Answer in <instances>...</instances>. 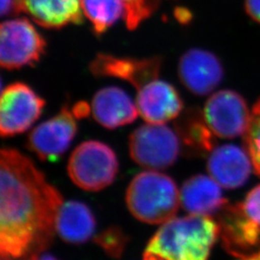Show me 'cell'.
<instances>
[{
  "label": "cell",
  "instance_id": "8",
  "mask_svg": "<svg viewBox=\"0 0 260 260\" xmlns=\"http://www.w3.org/2000/svg\"><path fill=\"white\" fill-rule=\"evenodd\" d=\"M45 105L46 101L27 84H9L0 100L1 136L13 137L25 132L39 120Z\"/></svg>",
  "mask_w": 260,
  "mask_h": 260
},
{
  "label": "cell",
  "instance_id": "3",
  "mask_svg": "<svg viewBox=\"0 0 260 260\" xmlns=\"http://www.w3.org/2000/svg\"><path fill=\"white\" fill-rule=\"evenodd\" d=\"M125 202L130 213L137 220L162 224L175 218L180 205V193L172 177L149 170L131 180Z\"/></svg>",
  "mask_w": 260,
  "mask_h": 260
},
{
  "label": "cell",
  "instance_id": "26",
  "mask_svg": "<svg viewBox=\"0 0 260 260\" xmlns=\"http://www.w3.org/2000/svg\"><path fill=\"white\" fill-rule=\"evenodd\" d=\"M17 3L16 0H1V16L10 15L12 12L17 13Z\"/></svg>",
  "mask_w": 260,
  "mask_h": 260
},
{
  "label": "cell",
  "instance_id": "9",
  "mask_svg": "<svg viewBox=\"0 0 260 260\" xmlns=\"http://www.w3.org/2000/svg\"><path fill=\"white\" fill-rule=\"evenodd\" d=\"M203 115L215 136L232 139L245 135L251 121V110L240 93L221 90L207 100Z\"/></svg>",
  "mask_w": 260,
  "mask_h": 260
},
{
  "label": "cell",
  "instance_id": "7",
  "mask_svg": "<svg viewBox=\"0 0 260 260\" xmlns=\"http://www.w3.org/2000/svg\"><path fill=\"white\" fill-rule=\"evenodd\" d=\"M47 42L26 19L6 20L0 27V64L13 71L39 63Z\"/></svg>",
  "mask_w": 260,
  "mask_h": 260
},
{
  "label": "cell",
  "instance_id": "19",
  "mask_svg": "<svg viewBox=\"0 0 260 260\" xmlns=\"http://www.w3.org/2000/svg\"><path fill=\"white\" fill-rule=\"evenodd\" d=\"M175 130L187 154L203 155L214 149L213 132L206 124L204 115L195 109L179 115L175 121Z\"/></svg>",
  "mask_w": 260,
  "mask_h": 260
},
{
  "label": "cell",
  "instance_id": "20",
  "mask_svg": "<svg viewBox=\"0 0 260 260\" xmlns=\"http://www.w3.org/2000/svg\"><path fill=\"white\" fill-rule=\"evenodd\" d=\"M86 18L96 35H103L125 14L123 0H81Z\"/></svg>",
  "mask_w": 260,
  "mask_h": 260
},
{
  "label": "cell",
  "instance_id": "23",
  "mask_svg": "<svg viewBox=\"0 0 260 260\" xmlns=\"http://www.w3.org/2000/svg\"><path fill=\"white\" fill-rule=\"evenodd\" d=\"M98 243L112 255H120L124 247V238L118 230H109L99 236Z\"/></svg>",
  "mask_w": 260,
  "mask_h": 260
},
{
  "label": "cell",
  "instance_id": "15",
  "mask_svg": "<svg viewBox=\"0 0 260 260\" xmlns=\"http://www.w3.org/2000/svg\"><path fill=\"white\" fill-rule=\"evenodd\" d=\"M91 108L93 119L108 129L130 124L139 113L136 103L127 93L115 86L98 91L93 95Z\"/></svg>",
  "mask_w": 260,
  "mask_h": 260
},
{
  "label": "cell",
  "instance_id": "14",
  "mask_svg": "<svg viewBox=\"0 0 260 260\" xmlns=\"http://www.w3.org/2000/svg\"><path fill=\"white\" fill-rule=\"evenodd\" d=\"M252 168L247 149L230 144L214 148L207 161L209 176L225 189L244 185L251 176Z\"/></svg>",
  "mask_w": 260,
  "mask_h": 260
},
{
  "label": "cell",
  "instance_id": "12",
  "mask_svg": "<svg viewBox=\"0 0 260 260\" xmlns=\"http://www.w3.org/2000/svg\"><path fill=\"white\" fill-rule=\"evenodd\" d=\"M178 76L190 93L206 95L213 92L223 80V66L212 52L191 48L179 59Z\"/></svg>",
  "mask_w": 260,
  "mask_h": 260
},
{
  "label": "cell",
  "instance_id": "21",
  "mask_svg": "<svg viewBox=\"0 0 260 260\" xmlns=\"http://www.w3.org/2000/svg\"><path fill=\"white\" fill-rule=\"evenodd\" d=\"M244 145L255 174L260 177V98L251 109V121L244 135Z\"/></svg>",
  "mask_w": 260,
  "mask_h": 260
},
{
  "label": "cell",
  "instance_id": "24",
  "mask_svg": "<svg viewBox=\"0 0 260 260\" xmlns=\"http://www.w3.org/2000/svg\"><path fill=\"white\" fill-rule=\"evenodd\" d=\"M245 9L249 17L260 24V0H245Z\"/></svg>",
  "mask_w": 260,
  "mask_h": 260
},
{
  "label": "cell",
  "instance_id": "10",
  "mask_svg": "<svg viewBox=\"0 0 260 260\" xmlns=\"http://www.w3.org/2000/svg\"><path fill=\"white\" fill-rule=\"evenodd\" d=\"M77 129L72 109L64 106L54 117L33 128L28 135L26 147L41 160L55 162L70 148Z\"/></svg>",
  "mask_w": 260,
  "mask_h": 260
},
{
  "label": "cell",
  "instance_id": "25",
  "mask_svg": "<svg viewBox=\"0 0 260 260\" xmlns=\"http://www.w3.org/2000/svg\"><path fill=\"white\" fill-rule=\"evenodd\" d=\"M72 112L76 119H83L92 113V108L86 102H79L73 106Z\"/></svg>",
  "mask_w": 260,
  "mask_h": 260
},
{
  "label": "cell",
  "instance_id": "18",
  "mask_svg": "<svg viewBox=\"0 0 260 260\" xmlns=\"http://www.w3.org/2000/svg\"><path fill=\"white\" fill-rule=\"evenodd\" d=\"M95 230V220L87 205L70 201L64 203L57 215L56 233L66 242L80 244L88 241Z\"/></svg>",
  "mask_w": 260,
  "mask_h": 260
},
{
  "label": "cell",
  "instance_id": "11",
  "mask_svg": "<svg viewBox=\"0 0 260 260\" xmlns=\"http://www.w3.org/2000/svg\"><path fill=\"white\" fill-rule=\"evenodd\" d=\"M89 68L95 77L121 79L140 90L145 85L158 79L162 68V59L158 56L139 59L99 53Z\"/></svg>",
  "mask_w": 260,
  "mask_h": 260
},
{
  "label": "cell",
  "instance_id": "28",
  "mask_svg": "<svg viewBox=\"0 0 260 260\" xmlns=\"http://www.w3.org/2000/svg\"><path fill=\"white\" fill-rule=\"evenodd\" d=\"M37 260H58L50 254H43Z\"/></svg>",
  "mask_w": 260,
  "mask_h": 260
},
{
  "label": "cell",
  "instance_id": "13",
  "mask_svg": "<svg viewBox=\"0 0 260 260\" xmlns=\"http://www.w3.org/2000/svg\"><path fill=\"white\" fill-rule=\"evenodd\" d=\"M136 105L148 123L164 124L183 112V102L174 85L155 79L138 90Z\"/></svg>",
  "mask_w": 260,
  "mask_h": 260
},
{
  "label": "cell",
  "instance_id": "27",
  "mask_svg": "<svg viewBox=\"0 0 260 260\" xmlns=\"http://www.w3.org/2000/svg\"><path fill=\"white\" fill-rule=\"evenodd\" d=\"M239 260H260V250L257 251H253L250 254L241 256Z\"/></svg>",
  "mask_w": 260,
  "mask_h": 260
},
{
  "label": "cell",
  "instance_id": "5",
  "mask_svg": "<svg viewBox=\"0 0 260 260\" xmlns=\"http://www.w3.org/2000/svg\"><path fill=\"white\" fill-rule=\"evenodd\" d=\"M67 170L75 185L95 192L111 185L119 172V161L108 145L90 140L73 151Z\"/></svg>",
  "mask_w": 260,
  "mask_h": 260
},
{
  "label": "cell",
  "instance_id": "2",
  "mask_svg": "<svg viewBox=\"0 0 260 260\" xmlns=\"http://www.w3.org/2000/svg\"><path fill=\"white\" fill-rule=\"evenodd\" d=\"M220 233L218 221L210 216L175 217L150 238L143 260H208Z\"/></svg>",
  "mask_w": 260,
  "mask_h": 260
},
{
  "label": "cell",
  "instance_id": "6",
  "mask_svg": "<svg viewBox=\"0 0 260 260\" xmlns=\"http://www.w3.org/2000/svg\"><path fill=\"white\" fill-rule=\"evenodd\" d=\"M128 149L131 159L150 171L165 170L175 164L181 150L176 130L165 124L148 123L130 135Z\"/></svg>",
  "mask_w": 260,
  "mask_h": 260
},
{
  "label": "cell",
  "instance_id": "4",
  "mask_svg": "<svg viewBox=\"0 0 260 260\" xmlns=\"http://www.w3.org/2000/svg\"><path fill=\"white\" fill-rule=\"evenodd\" d=\"M220 236L231 254L244 256L260 247V184L252 188L244 201L226 205L219 213Z\"/></svg>",
  "mask_w": 260,
  "mask_h": 260
},
{
  "label": "cell",
  "instance_id": "17",
  "mask_svg": "<svg viewBox=\"0 0 260 260\" xmlns=\"http://www.w3.org/2000/svg\"><path fill=\"white\" fill-rule=\"evenodd\" d=\"M179 193L180 205L192 215L211 216L220 213L228 205L221 186L210 176L196 175L188 178Z\"/></svg>",
  "mask_w": 260,
  "mask_h": 260
},
{
  "label": "cell",
  "instance_id": "16",
  "mask_svg": "<svg viewBox=\"0 0 260 260\" xmlns=\"http://www.w3.org/2000/svg\"><path fill=\"white\" fill-rule=\"evenodd\" d=\"M24 12L43 27L57 29L81 24V0H18L17 13Z\"/></svg>",
  "mask_w": 260,
  "mask_h": 260
},
{
  "label": "cell",
  "instance_id": "22",
  "mask_svg": "<svg viewBox=\"0 0 260 260\" xmlns=\"http://www.w3.org/2000/svg\"><path fill=\"white\" fill-rule=\"evenodd\" d=\"M125 5L124 19L126 27L134 30L149 18L156 10L158 0H123Z\"/></svg>",
  "mask_w": 260,
  "mask_h": 260
},
{
  "label": "cell",
  "instance_id": "1",
  "mask_svg": "<svg viewBox=\"0 0 260 260\" xmlns=\"http://www.w3.org/2000/svg\"><path fill=\"white\" fill-rule=\"evenodd\" d=\"M0 254L37 260L56 233L63 198L33 161L19 150L0 152Z\"/></svg>",
  "mask_w": 260,
  "mask_h": 260
}]
</instances>
